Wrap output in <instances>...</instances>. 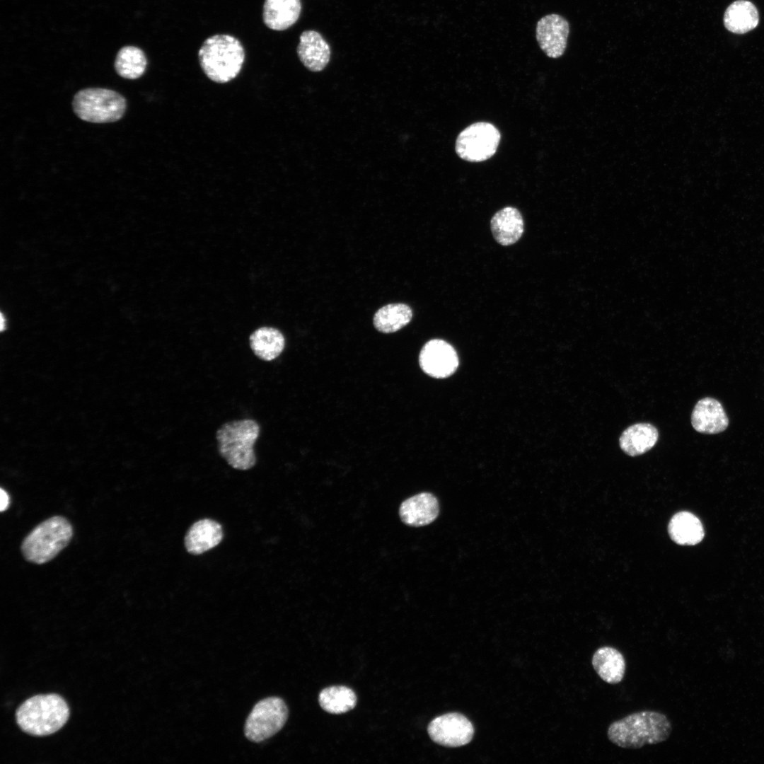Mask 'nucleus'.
Segmentation results:
<instances>
[{"mask_svg": "<svg viewBox=\"0 0 764 764\" xmlns=\"http://www.w3.org/2000/svg\"><path fill=\"white\" fill-rule=\"evenodd\" d=\"M671 731V723L664 714L643 710L612 722L608 728L607 737L620 748L638 749L665 741Z\"/></svg>", "mask_w": 764, "mask_h": 764, "instance_id": "nucleus-1", "label": "nucleus"}, {"mask_svg": "<svg viewBox=\"0 0 764 764\" xmlns=\"http://www.w3.org/2000/svg\"><path fill=\"white\" fill-rule=\"evenodd\" d=\"M200 66L212 81L225 83L240 73L245 60L241 42L235 37L217 34L207 38L198 52Z\"/></svg>", "mask_w": 764, "mask_h": 764, "instance_id": "nucleus-2", "label": "nucleus"}, {"mask_svg": "<svg viewBox=\"0 0 764 764\" xmlns=\"http://www.w3.org/2000/svg\"><path fill=\"white\" fill-rule=\"evenodd\" d=\"M69 715L64 699L54 693L37 695L24 701L16 713V722L25 732L47 736L61 729Z\"/></svg>", "mask_w": 764, "mask_h": 764, "instance_id": "nucleus-3", "label": "nucleus"}, {"mask_svg": "<svg viewBox=\"0 0 764 764\" xmlns=\"http://www.w3.org/2000/svg\"><path fill=\"white\" fill-rule=\"evenodd\" d=\"M260 431L259 424L251 419L224 423L216 433L220 456L234 469L252 468L256 463L253 447Z\"/></svg>", "mask_w": 764, "mask_h": 764, "instance_id": "nucleus-4", "label": "nucleus"}, {"mask_svg": "<svg viewBox=\"0 0 764 764\" xmlns=\"http://www.w3.org/2000/svg\"><path fill=\"white\" fill-rule=\"evenodd\" d=\"M73 528L64 517L54 516L38 524L25 538L21 551L25 559L41 565L54 558L69 543Z\"/></svg>", "mask_w": 764, "mask_h": 764, "instance_id": "nucleus-5", "label": "nucleus"}, {"mask_svg": "<svg viewBox=\"0 0 764 764\" xmlns=\"http://www.w3.org/2000/svg\"><path fill=\"white\" fill-rule=\"evenodd\" d=\"M72 108L81 120L92 123H110L120 120L127 108L125 98L107 88H87L74 96Z\"/></svg>", "mask_w": 764, "mask_h": 764, "instance_id": "nucleus-6", "label": "nucleus"}, {"mask_svg": "<svg viewBox=\"0 0 764 764\" xmlns=\"http://www.w3.org/2000/svg\"><path fill=\"white\" fill-rule=\"evenodd\" d=\"M500 139V132L494 125L478 122L468 126L459 133L455 150L464 161L482 162L496 153Z\"/></svg>", "mask_w": 764, "mask_h": 764, "instance_id": "nucleus-7", "label": "nucleus"}, {"mask_svg": "<svg viewBox=\"0 0 764 764\" xmlns=\"http://www.w3.org/2000/svg\"><path fill=\"white\" fill-rule=\"evenodd\" d=\"M288 718V709L282 699L270 697L259 701L245 722L244 732L253 742L263 741L277 734Z\"/></svg>", "mask_w": 764, "mask_h": 764, "instance_id": "nucleus-8", "label": "nucleus"}, {"mask_svg": "<svg viewBox=\"0 0 764 764\" xmlns=\"http://www.w3.org/2000/svg\"><path fill=\"white\" fill-rule=\"evenodd\" d=\"M428 733L435 743L448 747L468 743L474 734L471 722L458 713L446 714L434 719L428 726Z\"/></svg>", "mask_w": 764, "mask_h": 764, "instance_id": "nucleus-9", "label": "nucleus"}, {"mask_svg": "<svg viewBox=\"0 0 764 764\" xmlns=\"http://www.w3.org/2000/svg\"><path fill=\"white\" fill-rule=\"evenodd\" d=\"M419 361L424 372L436 378L451 376L458 366V358L455 349L449 343L440 339L431 340L423 346L419 353Z\"/></svg>", "mask_w": 764, "mask_h": 764, "instance_id": "nucleus-10", "label": "nucleus"}, {"mask_svg": "<svg viewBox=\"0 0 764 764\" xmlns=\"http://www.w3.org/2000/svg\"><path fill=\"white\" fill-rule=\"evenodd\" d=\"M569 34V22L560 14L545 15L537 22L536 40L541 50L550 58L557 59L564 54Z\"/></svg>", "mask_w": 764, "mask_h": 764, "instance_id": "nucleus-11", "label": "nucleus"}, {"mask_svg": "<svg viewBox=\"0 0 764 764\" xmlns=\"http://www.w3.org/2000/svg\"><path fill=\"white\" fill-rule=\"evenodd\" d=\"M693 429L705 434H717L724 432L729 423L722 403L717 399L705 397L694 406L690 417Z\"/></svg>", "mask_w": 764, "mask_h": 764, "instance_id": "nucleus-12", "label": "nucleus"}, {"mask_svg": "<svg viewBox=\"0 0 764 764\" xmlns=\"http://www.w3.org/2000/svg\"><path fill=\"white\" fill-rule=\"evenodd\" d=\"M439 513L438 500L429 492L417 494L405 499L399 509L402 521L416 527L429 524L436 519Z\"/></svg>", "mask_w": 764, "mask_h": 764, "instance_id": "nucleus-13", "label": "nucleus"}, {"mask_svg": "<svg viewBox=\"0 0 764 764\" xmlns=\"http://www.w3.org/2000/svg\"><path fill=\"white\" fill-rule=\"evenodd\" d=\"M296 52L301 63L313 72L323 70L330 59L328 43L315 30H305L301 33Z\"/></svg>", "mask_w": 764, "mask_h": 764, "instance_id": "nucleus-14", "label": "nucleus"}, {"mask_svg": "<svg viewBox=\"0 0 764 764\" xmlns=\"http://www.w3.org/2000/svg\"><path fill=\"white\" fill-rule=\"evenodd\" d=\"M224 537L219 523L210 519L195 522L185 537L186 550L192 555H201L217 546Z\"/></svg>", "mask_w": 764, "mask_h": 764, "instance_id": "nucleus-15", "label": "nucleus"}, {"mask_svg": "<svg viewBox=\"0 0 764 764\" xmlns=\"http://www.w3.org/2000/svg\"><path fill=\"white\" fill-rule=\"evenodd\" d=\"M490 228L496 241L502 245L507 246L520 239L524 231V223L521 214L517 209L506 207L492 216Z\"/></svg>", "mask_w": 764, "mask_h": 764, "instance_id": "nucleus-16", "label": "nucleus"}, {"mask_svg": "<svg viewBox=\"0 0 764 764\" xmlns=\"http://www.w3.org/2000/svg\"><path fill=\"white\" fill-rule=\"evenodd\" d=\"M591 664L601 679L608 684H618L624 678L625 659L621 652L613 647L598 648L592 656Z\"/></svg>", "mask_w": 764, "mask_h": 764, "instance_id": "nucleus-17", "label": "nucleus"}, {"mask_svg": "<svg viewBox=\"0 0 764 764\" xmlns=\"http://www.w3.org/2000/svg\"><path fill=\"white\" fill-rule=\"evenodd\" d=\"M301 11V0H265L263 22L273 30H284L298 21Z\"/></svg>", "mask_w": 764, "mask_h": 764, "instance_id": "nucleus-18", "label": "nucleus"}, {"mask_svg": "<svg viewBox=\"0 0 764 764\" xmlns=\"http://www.w3.org/2000/svg\"><path fill=\"white\" fill-rule=\"evenodd\" d=\"M657 429L649 423H637L628 427L619 439L620 448L630 456L642 455L656 444Z\"/></svg>", "mask_w": 764, "mask_h": 764, "instance_id": "nucleus-19", "label": "nucleus"}, {"mask_svg": "<svg viewBox=\"0 0 764 764\" xmlns=\"http://www.w3.org/2000/svg\"><path fill=\"white\" fill-rule=\"evenodd\" d=\"M724 25L731 33L745 34L759 23V13L756 6L748 0H736L725 10Z\"/></svg>", "mask_w": 764, "mask_h": 764, "instance_id": "nucleus-20", "label": "nucleus"}, {"mask_svg": "<svg viewBox=\"0 0 764 764\" xmlns=\"http://www.w3.org/2000/svg\"><path fill=\"white\" fill-rule=\"evenodd\" d=\"M668 533L675 543L682 545H695L700 543L705 536L700 519L693 514L684 511L672 516L668 523Z\"/></svg>", "mask_w": 764, "mask_h": 764, "instance_id": "nucleus-21", "label": "nucleus"}, {"mask_svg": "<svg viewBox=\"0 0 764 764\" xmlns=\"http://www.w3.org/2000/svg\"><path fill=\"white\" fill-rule=\"evenodd\" d=\"M250 346L254 354L259 359L270 361L282 352L285 340L283 334L271 327H262L250 336Z\"/></svg>", "mask_w": 764, "mask_h": 764, "instance_id": "nucleus-22", "label": "nucleus"}, {"mask_svg": "<svg viewBox=\"0 0 764 764\" xmlns=\"http://www.w3.org/2000/svg\"><path fill=\"white\" fill-rule=\"evenodd\" d=\"M412 318L411 308L405 303H390L379 308L374 316V325L383 333L395 332L407 325Z\"/></svg>", "mask_w": 764, "mask_h": 764, "instance_id": "nucleus-23", "label": "nucleus"}, {"mask_svg": "<svg viewBox=\"0 0 764 764\" xmlns=\"http://www.w3.org/2000/svg\"><path fill=\"white\" fill-rule=\"evenodd\" d=\"M147 64L144 52L137 47L125 46L117 52L115 60L117 74L127 79H137L145 72Z\"/></svg>", "mask_w": 764, "mask_h": 764, "instance_id": "nucleus-24", "label": "nucleus"}, {"mask_svg": "<svg viewBox=\"0 0 764 764\" xmlns=\"http://www.w3.org/2000/svg\"><path fill=\"white\" fill-rule=\"evenodd\" d=\"M320 707L331 714H342L357 704L355 693L346 686H331L321 690L318 696Z\"/></svg>", "mask_w": 764, "mask_h": 764, "instance_id": "nucleus-25", "label": "nucleus"}, {"mask_svg": "<svg viewBox=\"0 0 764 764\" xmlns=\"http://www.w3.org/2000/svg\"><path fill=\"white\" fill-rule=\"evenodd\" d=\"M0 497H1V507H0V509H1V511H4L8 507L9 497H8L7 492L5 490H4L2 488L1 489V492H0Z\"/></svg>", "mask_w": 764, "mask_h": 764, "instance_id": "nucleus-26", "label": "nucleus"}, {"mask_svg": "<svg viewBox=\"0 0 764 764\" xmlns=\"http://www.w3.org/2000/svg\"><path fill=\"white\" fill-rule=\"evenodd\" d=\"M4 329V318H3V316H2V315H1V330H3Z\"/></svg>", "mask_w": 764, "mask_h": 764, "instance_id": "nucleus-27", "label": "nucleus"}]
</instances>
